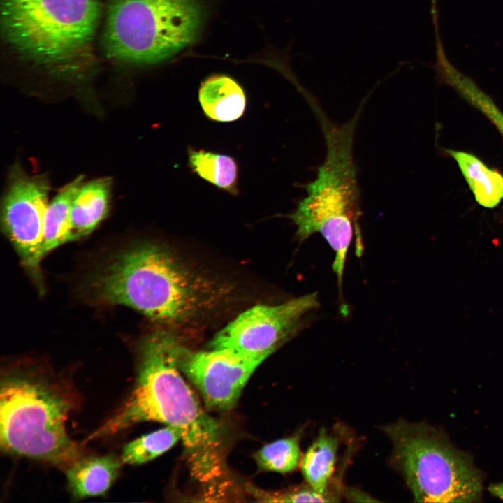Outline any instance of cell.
<instances>
[{
    "instance_id": "6da1fadb",
    "label": "cell",
    "mask_w": 503,
    "mask_h": 503,
    "mask_svg": "<svg viewBox=\"0 0 503 503\" xmlns=\"http://www.w3.org/2000/svg\"><path fill=\"white\" fill-rule=\"evenodd\" d=\"M185 347L166 330H156L140 346L134 388L123 405L89 439L109 436L143 421L177 428L196 478L219 476L221 427L202 408L181 374L179 360Z\"/></svg>"
},
{
    "instance_id": "7a4b0ae2",
    "label": "cell",
    "mask_w": 503,
    "mask_h": 503,
    "mask_svg": "<svg viewBox=\"0 0 503 503\" xmlns=\"http://www.w3.org/2000/svg\"><path fill=\"white\" fill-rule=\"evenodd\" d=\"M219 286L151 244L119 255L96 283L103 301L131 307L167 324L189 321L212 309L223 296Z\"/></svg>"
},
{
    "instance_id": "3957f363",
    "label": "cell",
    "mask_w": 503,
    "mask_h": 503,
    "mask_svg": "<svg viewBox=\"0 0 503 503\" xmlns=\"http://www.w3.org/2000/svg\"><path fill=\"white\" fill-rule=\"evenodd\" d=\"M1 11L6 43L23 61L61 77L90 61L99 0H2Z\"/></svg>"
},
{
    "instance_id": "277c9868",
    "label": "cell",
    "mask_w": 503,
    "mask_h": 503,
    "mask_svg": "<svg viewBox=\"0 0 503 503\" xmlns=\"http://www.w3.org/2000/svg\"><path fill=\"white\" fill-rule=\"evenodd\" d=\"M362 107L341 124L330 122L323 114L318 117L324 135L325 158L315 178L303 185L306 194L289 214L300 241L319 233L331 247L335 252L332 268L339 286L354 231L358 228L360 191L353 142Z\"/></svg>"
},
{
    "instance_id": "5b68a950",
    "label": "cell",
    "mask_w": 503,
    "mask_h": 503,
    "mask_svg": "<svg viewBox=\"0 0 503 503\" xmlns=\"http://www.w3.org/2000/svg\"><path fill=\"white\" fill-rule=\"evenodd\" d=\"M73 404L66 391L41 375L5 374L0 389L1 449L66 469L82 458L66 427Z\"/></svg>"
},
{
    "instance_id": "8992f818",
    "label": "cell",
    "mask_w": 503,
    "mask_h": 503,
    "mask_svg": "<svg viewBox=\"0 0 503 503\" xmlns=\"http://www.w3.org/2000/svg\"><path fill=\"white\" fill-rule=\"evenodd\" d=\"M204 17L201 0H109L103 48L117 61L158 64L195 41Z\"/></svg>"
},
{
    "instance_id": "52a82bcc",
    "label": "cell",
    "mask_w": 503,
    "mask_h": 503,
    "mask_svg": "<svg viewBox=\"0 0 503 503\" xmlns=\"http://www.w3.org/2000/svg\"><path fill=\"white\" fill-rule=\"evenodd\" d=\"M393 449L392 466L404 478L414 501L474 502L482 491L471 460L424 423L399 420L381 426Z\"/></svg>"
},
{
    "instance_id": "ba28073f",
    "label": "cell",
    "mask_w": 503,
    "mask_h": 503,
    "mask_svg": "<svg viewBox=\"0 0 503 503\" xmlns=\"http://www.w3.org/2000/svg\"><path fill=\"white\" fill-rule=\"evenodd\" d=\"M319 307L317 293L278 305H258L240 313L214 336L212 349L228 348L252 356L271 355Z\"/></svg>"
},
{
    "instance_id": "9c48e42d",
    "label": "cell",
    "mask_w": 503,
    "mask_h": 503,
    "mask_svg": "<svg viewBox=\"0 0 503 503\" xmlns=\"http://www.w3.org/2000/svg\"><path fill=\"white\" fill-rule=\"evenodd\" d=\"M268 357L245 354L228 348L198 352L185 348L179 367L196 386L208 407L227 411L235 407L247 381Z\"/></svg>"
},
{
    "instance_id": "30bf717a",
    "label": "cell",
    "mask_w": 503,
    "mask_h": 503,
    "mask_svg": "<svg viewBox=\"0 0 503 503\" xmlns=\"http://www.w3.org/2000/svg\"><path fill=\"white\" fill-rule=\"evenodd\" d=\"M49 182L44 175H29L15 167L1 207L6 234L29 268L41 261Z\"/></svg>"
},
{
    "instance_id": "8fae6325",
    "label": "cell",
    "mask_w": 503,
    "mask_h": 503,
    "mask_svg": "<svg viewBox=\"0 0 503 503\" xmlns=\"http://www.w3.org/2000/svg\"><path fill=\"white\" fill-rule=\"evenodd\" d=\"M340 444L339 437L323 428L302 455L300 462L306 483L316 490L339 500L343 493L342 482L334 475Z\"/></svg>"
},
{
    "instance_id": "7c38bea8",
    "label": "cell",
    "mask_w": 503,
    "mask_h": 503,
    "mask_svg": "<svg viewBox=\"0 0 503 503\" xmlns=\"http://www.w3.org/2000/svg\"><path fill=\"white\" fill-rule=\"evenodd\" d=\"M198 101L205 116L219 122L240 119L247 107L242 87L225 74H213L205 79L199 87Z\"/></svg>"
},
{
    "instance_id": "4fadbf2b",
    "label": "cell",
    "mask_w": 503,
    "mask_h": 503,
    "mask_svg": "<svg viewBox=\"0 0 503 503\" xmlns=\"http://www.w3.org/2000/svg\"><path fill=\"white\" fill-rule=\"evenodd\" d=\"M122 459L113 455L80 458L66 470L69 491L76 500L105 495L119 473Z\"/></svg>"
},
{
    "instance_id": "5bb4252c",
    "label": "cell",
    "mask_w": 503,
    "mask_h": 503,
    "mask_svg": "<svg viewBox=\"0 0 503 503\" xmlns=\"http://www.w3.org/2000/svg\"><path fill=\"white\" fill-rule=\"evenodd\" d=\"M111 186V180L108 177L81 184L71 210L73 240L89 234L105 218L109 208Z\"/></svg>"
},
{
    "instance_id": "9a60e30c",
    "label": "cell",
    "mask_w": 503,
    "mask_h": 503,
    "mask_svg": "<svg viewBox=\"0 0 503 503\" xmlns=\"http://www.w3.org/2000/svg\"><path fill=\"white\" fill-rule=\"evenodd\" d=\"M82 184L78 176L66 184L48 203L44 222L41 258L59 246L73 240L71 210L73 198Z\"/></svg>"
},
{
    "instance_id": "2e32d148",
    "label": "cell",
    "mask_w": 503,
    "mask_h": 503,
    "mask_svg": "<svg viewBox=\"0 0 503 503\" xmlns=\"http://www.w3.org/2000/svg\"><path fill=\"white\" fill-rule=\"evenodd\" d=\"M446 152L458 163L476 202L488 208L497 205L503 198L502 175L469 153L454 150Z\"/></svg>"
},
{
    "instance_id": "e0dca14e",
    "label": "cell",
    "mask_w": 503,
    "mask_h": 503,
    "mask_svg": "<svg viewBox=\"0 0 503 503\" xmlns=\"http://www.w3.org/2000/svg\"><path fill=\"white\" fill-rule=\"evenodd\" d=\"M187 156L193 173L232 196L239 194V167L233 156L190 146Z\"/></svg>"
},
{
    "instance_id": "ac0fdd59",
    "label": "cell",
    "mask_w": 503,
    "mask_h": 503,
    "mask_svg": "<svg viewBox=\"0 0 503 503\" xmlns=\"http://www.w3.org/2000/svg\"><path fill=\"white\" fill-rule=\"evenodd\" d=\"M438 75L472 106L484 114L503 138V112L471 78L458 70L450 60L440 64Z\"/></svg>"
},
{
    "instance_id": "d6986e66",
    "label": "cell",
    "mask_w": 503,
    "mask_h": 503,
    "mask_svg": "<svg viewBox=\"0 0 503 503\" xmlns=\"http://www.w3.org/2000/svg\"><path fill=\"white\" fill-rule=\"evenodd\" d=\"M178 440H181L180 432L173 426L166 425L126 444L121 459L124 463L141 465L162 455Z\"/></svg>"
},
{
    "instance_id": "ffe728a7",
    "label": "cell",
    "mask_w": 503,
    "mask_h": 503,
    "mask_svg": "<svg viewBox=\"0 0 503 503\" xmlns=\"http://www.w3.org/2000/svg\"><path fill=\"white\" fill-rule=\"evenodd\" d=\"M300 438L301 431L265 445L254 455L257 465L263 470L282 474L294 471L302 457Z\"/></svg>"
},
{
    "instance_id": "44dd1931",
    "label": "cell",
    "mask_w": 503,
    "mask_h": 503,
    "mask_svg": "<svg viewBox=\"0 0 503 503\" xmlns=\"http://www.w3.org/2000/svg\"><path fill=\"white\" fill-rule=\"evenodd\" d=\"M255 497L263 502H335L340 500L336 497L321 493L307 483L297 486L282 492L266 493L251 488Z\"/></svg>"
},
{
    "instance_id": "7402d4cb",
    "label": "cell",
    "mask_w": 503,
    "mask_h": 503,
    "mask_svg": "<svg viewBox=\"0 0 503 503\" xmlns=\"http://www.w3.org/2000/svg\"><path fill=\"white\" fill-rule=\"evenodd\" d=\"M489 490L493 495L503 500V483L490 486Z\"/></svg>"
}]
</instances>
